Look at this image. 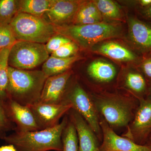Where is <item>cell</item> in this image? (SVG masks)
Wrapping results in <instances>:
<instances>
[{
  "mask_svg": "<svg viewBox=\"0 0 151 151\" xmlns=\"http://www.w3.org/2000/svg\"><path fill=\"white\" fill-rule=\"evenodd\" d=\"M7 97L29 106L39 103L47 78L41 70H25L9 66Z\"/></svg>",
  "mask_w": 151,
  "mask_h": 151,
  "instance_id": "1",
  "label": "cell"
},
{
  "mask_svg": "<svg viewBox=\"0 0 151 151\" xmlns=\"http://www.w3.org/2000/svg\"><path fill=\"white\" fill-rule=\"evenodd\" d=\"M67 124L65 118L52 128L34 132L16 131L3 140L17 151H62V134Z\"/></svg>",
  "mask_w": 151,
  "mask_h": 151,
  "instance_id": "2",
  "label": "cell"
},
{
  "mask_svg": "<svg viewBox=\"0 0 151 151\" xmlns=\"http://www.w3.org/2000/svg\"><path fill=\"white\" fill-rule=\"evenodd\" d=\"M56 33L64 36L84 47L119 35L120 29L111 24L99 22L91 24H67L54 26Z\"/></svg>",
  "mask_w": 151,
  "mask_h": 151,
  "instance_id": "3",
  "label": "cell"
},
{
  "mask_svg": "<svg viewBox=\"0 0 151 151\" xmlns=\"http://www.w3.org/2000/svg\"><path fill=\"white\" fill-rule=\"evenodd\" d=\"M10 25L17 41L45 44L56 34L54 26L43 18L23 13L17 14Z\"/></svg>",
  "mask_w": 151,
  "mask_h": 151,
  "instance_id": "4",
  "label": "cell"
},
{
  "mask_svg": "<svg viewBox=\"0 0 151 151\" xmlns=\"http://www.w3.org/2000/svg\"><path fill=\"white\" fill-rule=\"evenodd\" d=\"M45 44L17 41L10 50L9 66L29 70L43 64L49 57Z\"/></svg>",
  "mask_w": 151,
  "mask_h": 151,
  "instance_id": "5",
  "label": "cell"
},
{
  "mask_svg": "<svg viewBox=\"0 0 151 151\" xmlns=\"http://www.w3.org/2000/svg\"><path fill=\"white\" fill-rule=\"evenodd\" d=\"M28 107L35 117L40 130L55 127L59 124L61 117L72 108V105L65 101L54 104L39 102Z\"/></svg>",
  "mask_w": 151,
  "mask_h": 151,
  "instance_id": "6",
  "label": "cell"
},
{
  "mask_svg": "<svg viewBox=\"0 0 151 151\" xmlns=\"http://www.w3.org/2000/svg\"><path fill=\"white\" fill-rule=\"evenodd\" d=\"M72 105V108L79 113L89 124L93 132L100 133V126L96 110L88 94L78 85L72 89L67 101Z\"/></svg>",
  "mask_w": 151,
  "mask_h": 151,
  "instance_id": "7",
  "label": "cell"
},
{
  "mask_svg": "<svg viewBox=\"0 0 151 151\" xmlns=\"http://www.w3.org/2000/svg\"><path fill=\"white\" fill-rule=\"evenodd\" d=\"M99 111L110 126H127L132 116L131 107L123 101L113 98L100 99L97 103Z\"/></svg>",
  "mask_w": 151,
  "mask_h": 151,
  "instance_id": "8",
  "label": "cell"
},
{
  "mask_svg": "<svg viewBox=\"0 0 151 151\" xmlns=\"http://www.w3.org/2000/svg\"><path fill=\"white\" fill-rule=\"evenodd\" d=\"M84 1L51 0L48 11L43 18L54 26L66 25L72 20Z\"/></svg>",
  "mask_w": 151,
  "mask_h": 151,
  "instance_id": "9",
  "label": "cell"
},
{
  "mask_svg": "<svg viewBox=\"0 0 151 151\" xmlns=\"http://www.w3.org/2000/svg\"><path fill=\"white\" fill-rule=\"evenodd\" d=\"M103 142L100 151H151L148 146L142 145L115 133L106 122H101Z\"/></svg>",
  "mask_w": 151,
  "mask_h": 151,
  "instance_id": "10",
  "label": "cell"
},
{
  "mask_svg": "<svg viewBox=\"0 0 151 151\" xmlns=\"http://www.w3.org/2000/svg\"><path fill=\"white\" fill-rule=\"evenodd\" d=\"M4 100L9 116L16 125V131L29 132L41 130L28 106L21 105L8 98Z\"/></svg>",
  "mask_w": 151,
  "mask_h": 151,
  "instance_id": "11",
  "label": "cell"
},
{
  "mask_svg": "<svg viewBox=\"0 0 151 151\" xmlns=\"http://www.w3.org/2000/svg\"><path fill=\"white\" fill-rule=\"evenodd\" d=\"M70 75L71 72L67 71L47 77L44 85L40 103L51 104L62 103L65 86Z\"/></svg>",
  "mask_w": 151,
  "mask_h": 151,
  "instance_id": "12",
  "label": "cell"
},
{
  "mask_svg": "<svg viewBox=\"0 0 151 151\" xmlns=\"http://www.w3.org/2000/svg\"><path fill=\"white\" fill-rule=\"evenodd\" d=\"M71 122L77 133L78 151H100L94 132L84 118L75 111L71 114Z\"/></svg>",
  "mask_w": 151,
  "mask_h": 151,
  "instance_id": "13",
  "label": "cell"
},
{
  "mask_svg": "<svg viewBox=\"0 0 151 151\" xmlns=\"http://www.w3.org/2000/svg\"><path fill=\"white\" fill-rule=\"evenodd\" d=\"M151 132V100L141 99L131 127V134L134 138L142 139Z\"/></svg>",
  "mask_w": 151,
  "mask_h": 151,
  "instance_id": "14",
  "label": "cell"
},
{
  "mask_svg": "<svg viewBox=\"0 0 151 151\" xmlns=\"http://www.w3.org/2000/svg\"><path fill=\"white\" fill-rule=\"evenodd\" d=\"M130 36L134 44L143 50H151V26L138 19L129 21Z\"/></svg>",
  "mask_w": 151,
  "mask_h": 151,
  "instance_id": "15",
  "label": "cell"
},
{
  "mask_svg": "<svg viewBox=\"0 0 151 151\" xmlns=\"http://www.w3.org/2000/svg\"><path fill=\"white\" fill-rule=\"evenodd\" d=\"M81 59L77 55L64 58L49 56L42 64V70L47 77L58 75L67 71L74 63Z\"/></svg>",
  "mask_w": 151,
  "mask_h": 151,
  "instance_id": "16",
  "label": "cell"
},
{
  "mask_svg": "<svg viewBox=\"0 0 151 151\" xmlns=\"http://www.w3.org/2000/svg\"><path fill=\"white\" fill-rule=\"evenodd\" d=\"M87 72L92 78L101 82L111 81L116 74V68L112 64L102 60L91 63L87 68Z\"/></svg>",
  "mask_w": 151,
  "mask_h": 151,
  "instance_id": "17",
  "label": "cell"
},
{
  "mask_svg": "<svg viewBox=\"0 0 151 151\" xmlns=\"http://www.w3.org/2000/svg\"><path fill=\"white\" fill-rule=\"evenodd\" d=\"M98 52L110 58L120 61H132L136 56L132 51L116 42H111L99 47Z\"/></svg>",
  "mask_w": 151,
  "mask_h": 151,
  "instance_id": "18",
  "label": "cell"
},
{
  "mask_svg": "<svg viewBox=\"0 0 151 151\" xmlns=\"http://www.w3.org/2000/svg\"><path fill=\"white\" fill-rule=\"evenodd\" d=\"M51 0H19V12L43 18Z\"/></svg>",
  "mask_w": 151,
  "mask_h": 151,
  "instance_id": "19",
  "label": "cell"
},
{
  "mask_svg": "<svg viewBox=\"0 0 151 151\" xmlns=\"http://www.w3.org/2000/svg\"><path fill=\"white\" fill-rule=\"evenodd\" d=\"M11 47L0 50V97L4 100L7 98L6 91L9 82V56Z\"/></svg>",
  "mask_w": 151,
  "mask_h": 151,
  "instance_id": "20",
  "label": "cell"
},
{
  "mask_svg": "<svg viewBox=\"0 0 151 151\" xmlns=\"http://www.w3.org/2000/svg\"><path fill=\"white\" fill-rule=\"evenodd\" d=\"M19 12V0H0V25L10 24Z\"/></svg>",
  "mask_w": 151,
  "mask_h": 151,
  "instance_id": "21",
  "label": "cell"
},
{
  "mask_svg": "<svg viewBox=\"0 0 151 151\" xmlns=\"http://www.w3.org/2000/svg\"><path fill=\"white\" fill-rule=\"evenodd\" d=\"M62 151H78V142L77 133L72 122L67 124L63 132Z\"/></svg>",
  "mask_w": 151,
  "mask_h": 151,
  "instance_id": "22",
  "label": "cell"
},
{
  "mask_svg": "<svg viewBox=\"0 0 151 151\" xmlns=\"http://www.w3.org/2000/svg\"><path fill=\"white\" fill-rule=\"evenodd\" d=\"M90 17H97L102 18V15L94 1L89 2L84 1L75 14L72 22L73 24H74L82 19Z\"/></svg>",
  "mask_w": 151,
  "mask_h": 151,
  "instance_id": "23",
  "label": "cell"
},
{
  "mask_svg": "<svg viewBox=\"0 0 151 151\" xmlns=\"http://www.w3.org/2000/svg\"><path fill=\"white\" fill-rule=\"evenodd\" d=\"M102 15L110 19H118L121 15L118 6L110 0H97L94 1Z\"/></svg>",
  "mask_w": 151,
  "mask_h": 151,
  "instance_id": "24",
  "label": "cell"
},
{
  "mask_svg": "<svg viewBox=\"0 0 151 151\" xmlns=\"http://www.w3.org/2000/svg\"><path fill=\"white\" fill-rule=\"evenodd\" d=\"M14 129V124L9 116L5 100L0 97V138L4 139L7 132Z\"/></svg>",
  "mask_w": 151,
  "mask_h": 151,
  "instance_id": "25",
  "label": "cell"
},
{
  "mask_svg": "<svg viewBox=\"0 0 151 151\" xmlns=\"http://www.w3.org/2000/svg\"><path fill=\"white\" fill-rule=\"evenodd\" d=\"M127 86L136 93H142L145 91L146 82L142 75L138 72H130L126 78Z\"/></svg>",
  "mask_w": 151,
  "mask_h": 151,
  "instance_id": "26",
  "label": "cell"
},
{
  "mask_svg": "<svg viewBox=\"0 0 151 151\" xmlns=\"http://www.w3.org/2000/svg\"><path fill=\"white\" fill-rule=\"evenodd\" d=\"M17 41L10 25H0V50L11 47Z\"/></svg>",
  "mask_w": 151,
  "mask_h": 151,
  "instance_id": "27",
  "label": "cell"
},
{
  "mask_svg": "<svg viewBox=\"0 0 151 151\" xmlns=\"http://www.w3.org/2000/svg\"><path fill=\"white\" fill-rule=\"evenodd\" d=\"M78 50V45L71 41L60 47L52 52L51 56L58 58H67L74 56Z\"/></svg>",
  "mask_w": 151,
  "mask_h": 151,
  "instance_id": "28",
  "label": "cell"
},
{
  "mask_svg": "<svg viewBox=\"0 0 151 151\" xmlns=\"http://www.w3.org/2000/svg\"><path fill=\"white\" fill-rule=\"evenodd\" d=\"M71 41H72L66 37L56 33L45 44V47L49 54H51L60 47Z\"/></svg>",
  "mask_w": 151,
  "mask_h": 151,
  "instance_id": "29",
  "label": "cell"
},
{
  "mask_svg": "<svg viewBox=\"0 0 151 151\" xmlns=\"http://www.w3.org/2000/svg\"><path fill=\"white\" fill-rule=\"evenodd\" d=\"M141 67L145 75L151 79V58L145 60L142 63Z\"/></svg>",
  "mask_w": 151,
  "mask_h": 151,
  "instance_id": "30",
  "label": "cell"
},
{
  "mask_svg": "<svg viewBox=\"0 0 151 151\" xmlns=\"http://www.w3.org/2000/svg\"><path fill=\"white\" fill-rule=\"evenodd\" d=\"M0 151H17L14 146L12 145L0 147Z\"/></svg>",
  "mask_w": 151,
  "mask_h": 151,
  "instance_id": "31",
  "label": "cell"
},
{
  "mask_svg": "<svg viewBox=\"0 0 151 151\" xmlns=\"http://www.w3.org/2000/svg\"><path fill=\"white\" fill-rule=\"evenodd\" d=\"M141 6L145 7H148L151 5V0H141L139 1Z\"/></svg>",
  "mask_w": 151,
  "mask_h": 151,
  "instance_id": "32",
  "label": "cell"
},
{
  "mask_svg": "<svg viewBox=\"0 0 151 151\" xmlns=\"http://www.w3.org/2000/svg\"><path fill=\"white\" fill-rule=\"evenodd\" d=\"M144 12L146 17L151 20V5L147 7Z\"/></svg>",
  "mask_w": 151,
  "mask_h": 151,
  "instance_id": "33",
  "label": "cell"
},
{
  "mask_svg": "<svg viewBox=\"0 0 151 151\" xmlns=\"http://www.w3.org/2000/svg\"><path fill=\"white\" fill-rule=\"evenodd\" d=\"M148 146L149 147H150L151 148V137L150 138V145H149Z\"/></svg>",
  "mask_w": 151,
  "mask_h": 151,
  "instance_id": "34",
  "label": "cell"
},
{
  "mask_svg": "<svg viewBox=\"0 0 151 151\" xmlns=\"http://www.w3.org/2000/svg\"><path fill=\"white\" fill-rule=\"evenodd\" d=\"M150 92H151V90H150Z\"/></svg>",
  "mask_w": 151,
  "mask_h": 151,
  "instance_id": "35",
  "label": "cell"
}]
</instances>
